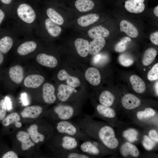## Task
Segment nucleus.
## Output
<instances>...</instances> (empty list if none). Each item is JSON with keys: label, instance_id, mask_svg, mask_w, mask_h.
Returning a JSON list of instances; mask_svg holds the SVG:
<instances>
[{"label": "nucleus", "instance_id": "obj_1", "mask_svg": "<svg viewBox=\"0 0 158 158\" xmlns=\"http://www.w3.org/2000/svg\"><path fill=\"white\" fill-rule=\"evenodd\" d=\"M40 13L27 3L20 4L13 8L10 25L20 37L36 36Z\"/></svg>", "mask_w": 158, "mask_h": 158}, {"label": "nucleus", "instance_id": "obj_2", "mask_svg": "<svg viewBox=\"0 0 158 158\" xmlns=\"http://www.w3.org/2000/svg\"><path fill=\"white\" fill-rule=\"evenodd\" d=\"M56 128L57 132L77 139L83 141L90 139V137L84 132L75 123L69 120L57 122Z\"/></svg>", "mask_w": 158, "mask_h": 158}, {"label": "nucleus", "instance_id": "obj_3", "mask_svg": "<svg viewBox=\"0 0 158 158\" xmlns=\"http://www.w3.org/2000/svg\"><path fill=\"white\" fill-rule=\"evenodd\" d=\"M81 108L79 106L68 104H59L55 106L52 109L57 122L70 120L79 116L82 113Z\"/></svg>", "mask_w": 158, "mask_h": 158}, {"label": "nucleus", "instance_id": "obj_4", "mask_svg": "<svg viewBox=\"0 0 158 158\" xmlns=\"http://www.w3.org/2000/svg\"><path fill=\"white\" fill-rule=\"evenodd\" d=\"M19 37L18 33L9 25L0 28V51L3 54L7 53Z\"/></svg>", "mask_w": 158, "mask_h": 158}, {"label": "nucleus", "instance_id": "obj_5", "mask_svg": "<svg viewBox=\"0 0 158 158\" xmlns=\"http://www.w3.org/2000/svg\"><path fill=\"white\" fill-rule=\"evenodd\" d=\"M57 133L55 142L57 155L67 151L78 149L79 140L58 132Z\"/></svg>", "mask_w": 158, "mask_h": 158}, {"label": "nucleus", "instance_id": "obj_6", "mask_svg": "<svg viewBox=\"0 0 158 158\" xmlns=\"http://www.w3.org/2000/svg\"><path fill=\"white\" fill-rule=\"evenodd\" d=\"M36 36L23 37L22 42L16 49L17 54L25 56L34 52L37 49V44Z\"/></svg>", "mask_w": 158, "mask_h": 158}, {"label": "nucleus", "instance_id": "obj_7", "mask_svg": "<svg viewBox=\"0 0 158 158\" xmlns=\"http://www.w3.org/2000/svg\"><path fill=\"white\" fill-rule=\"evenodd\" d=\"M98 143L90 139L83 141L80 144L78 149L83 153L90 156L99 155L101 153L98 147Z\"/></svg>", "mask_w": 158, "mask_h": 158}, {"label": "nucleus", "instance_id": "obj_8", "mask_svg": "<svg viewBox=\"0 0 158 158\" xmlns=\"http://www.w3.org/2000/svg\"><path fill=\"white\" fill-rule=\"evenodd\" d=\"M77 92L74 87L64 84H60L58 88L56 97L61 102L66 103L73 96V94Z\"/></svg>", "mask_w": 158, "mask_h": 158}, {"label": "nucleus", "instance_id": "obj_9", "mask_svg": "<svg viewBox=\"0 0 158 158\" xmlns=\"http://www.w3.org/2000/svg\"><path fill=\"white\" fill-rule=\"evenodd\" d=\"M55 91V88L52 85L47 83L44 84L42 87V97L44 102L52 104L55 102L57 97Z\"/></svg>", "mask_w": 158, "mask_h": 158}, {"label": "nucleus", "instance_id": "obj_10", "mask_svg": "<svg viewBox=\"0 0 158 158\" xmlns=\"http://www.w3.org/2000/svg\"><path fill=\"white\" fill-rule=\"evenodd\" d=\"M123 106L126 109L131 110L139 106L141 103L140 100L135 95L127 94L122 97L121 100Z\"/></svg>", "mask_w": 158, "mask_h": 158}, {"label": "nucleus", "instance_id": "obj_11", "mask_svg": "<svg viewBox=\"0 0 158 158\" xmlns=\"http://www.w3.org/2000/svg\"><path fill=\"white\" fill-rule=\"evenodd\" d=\"M42 25L48 34L52 37H58L61 32V28L59 25L52 21L48 18L44 20Z\"/></svg>", "mask_w": 158, "mask_h": 158}, {"label": "nucleus", "instance_id": "obj_12", "mask_svg": "<svg viewBox=\"0 0 158 158\" xmlns=\"http://www.w3.org/2000/svg\"><path fill=\"white\" fill-rule=\"evenodd\" d=\"M145 0H127L125 2V7L128 12L138 13L143 12L145 8Z\"/></svg>", "mask_w": 158, "mask_h": 158}, {"label": "nucleus", "instance_id": "obj_13", "mask_svg": "<svg viewBox=\"0 0 158 158\" xmlns=\"http://www.w3.org/2000/svg\"><path fill=\"white\" fill-rule=\"evenodd\" d=\"M85 77L89 83L94 86H97L101 82V77L99 71L96 68L90 67L86 71Z\"/></svg>", "mask_w": 158, "mask_h": 158}, {"label": "nucleus", "instance_id": "obj_14", "mask_svg": "<svg viewBox=\"0 0 158 158\" xmlns=\"http://www.w3.org/2000/svg\"><path fill=\"white\" fill-rule=\"evenodd\" d=\"M36 59L42 65L51 68L55 67L58 63L57 60L55 57L44 53L38 54Z\"/></svg>", "mask_w": 158, "mask_h": 158}, {"label": "nucleus", "instance_id": "obj_15", "mask_svg": "<svg viewBox=\"0 0 158 158\" xmlns=\"http://www.w3.org/2000/svg\"><path fill=\"white\" fill-rule=\"evenodd\" d=\"M57 78L61 81L65 80L68 85L74 88L79 87L81 84L80 81L78 78L70 75L64 69L59 71Z\"/></svg>", "mask_w": 158, "mask_h": 158}, {"label": "nucleus", "instance_id": "obj_16", "mask_svg": "<svg viewBox=\"0 0 158 158\" xmlns=\"http://www.w3.org/2000/svg\"><path fill=\"white\" fill-rule=\"evenodd\" d=\"M44 78L40 75H30L25 79L23 83L25 86L28 88H36L40 87L44 82Z\"/></svg>", "mask_w": 158, "mask_h": 158}, {"label": "nucleus", "instance_id": "obj_17", "mask_svg": "<svg viewBox=\"0 0 158 158\" xmlns=\"http://www.w3.org/2000/svg\"><path fill=\"white\" fill-rule=\"evenodd\" d=\"M9 75L11 80L16 84H19L23 81L24 77V70L20 66L16 65L11 67Z\"/></svg>", "mask_w": 158, "mask_h": 158}, {"label": "nucleus", "instance_id": "obj_18", "mask_svg": "<svg viewBox=\"0 0 158 158\" xmlns=\"http://www.w3.org/2000/svg\"><path fill=\"white\" fill-rule=\"evenodd\" d=\"M74 45L80 56L83 57L87 56L89 52V42L88 40L82 38H78L75 40Z\"/></svg>", "mask_w": 158, "mask_h": 158}, {"label": "nucleus", "instance_id": "obj_19", "mask_svg": "<svg viewBox=\"0 0 158 158\" xmlns=\"http://www.w3.org/2000/svg\"><path fill=\"white\" fill-rule=\"evenodd\" d=\"M120 30L126 33L128 36L133 38L138 35V30L134 25L130 22L126 20H122L120 24Z\"/></svg>", "mask_w": 158, "mask_h": 158}, {"label": "nucleus", "instance_id": "obj_20", "mask_svg": "<svg viewBox=\"0 0 158 158\" xmlns=\"http://www.w3.org/2000/svg\"><path fill=\"white\" fill-rule=\"evenodd\" d=\"M43 111L42 108L39 106H32L25 108L21 112V116L25 118H35Z\"/></svg>", "mask_w": 158, "mask_h": 158}, {"label": "nucleus", "instance_id": "obj_21", "mask_svg": "<svg viewBox=\"0 0 158 158\" xmlns=\"http://www.w3.org/2000/svg\"><path fill=\"white\" fill-rule=\"evenodd\" d=\"M16 137L21 143V149L23 150L26 151L35 146V144L30 139L29 134L25 131H19L16 135Z\"/></svg>", "mask_w": 158, "mask_h": 158}, {"label": "nucleus", "instance_id": "obj_22", "mask_svg": "<svg viewBox=\"0 0 158 158\" xmlns=\"http://www.w3.org/2000/svg\"><path fill=\"white\" fill-rule=\"evenodd\" d=\"M106 41L104 38L98 37L94 38L89 43V53L92 55L97 54L104 47Z\"/></svg>", "mask_w": 158, "mask_h": 158}, {"label": "nucleus", "instance_id": "obj_23", "mask_svg": "<svg viewBox=\"0 0 158 158\" xmlns=\"http://www.w3.org/2000/svg\"><path fill=\"white\" fill-rule=\"evenodd\" d=\"M129 80L133 90L136 92L142 94L145 92L146 90L145 84L140 77L133 75L130 76Z\"/></svg>", "mask_w": 158, "mask_h": 158}, {"label": "nucleus", "instance_id": "obj_24", "mask_svg": "<svg viewBox=\"0 0 158 158\" xmlns=\"http://www.w3.org/2000/svg\"><path fill=\"white\" fill-rule=\"evenodd\" d=\"M109 34V30L101 25L93 27L88 31V35L91 38L98 37H107Z\"/></svg>", "mask_w": 158, "mask_h": 158}, {"label": "nucleus", "instance_id": "obj_25", "mask_svg": "<svg viewBox=\"0 0 158 158\" xmlns=\"http://www.w3.org/2000/svg\"><path fill=\"white\" fill-rule=\"evenodd\" d=\"M32 141L36 143L43 142L46 139V136L38 131V126L36 124L31 125L27 130Z\"/></svg>", "mask_w": 158, "mask_h": 158}, {"label": "nucleus", "instance_id": "obj_26", "mask_svg": "<svg viewBox=\"0 0 158 158\" xmlns=\"http://www.w3.org/2000/svg\"><path fill=\"white\" fill-rule=\"evenodd\" d=\"M99 18L97 14H89L80 17L77 20V23L80 26L86 27L97 21Z\"/></svg>", "mask_w": 158, "mask_h": 158}, {"label": "nucleus", "instance_id": "obj_27", "mask_svg": "<svg viewBox=\"0 0 158 158\" xmlns=\"http://www.w3.org/2000/svg\"><path fill=\"white\" fill-rule=\"evenodd\" d=\"M120 151L122 155L125 157L130 155L136 157L139 155V151L136 146L129 142H126L122 145Z\"/></svg>", "mask_w": 158, "mask_h": 158}, {"label": "nucleus", "instance_id": "obj_28", "mask_svg": "<svg viewBox=\"0 0 158 158\" xmlns=\"http://www.w3.org/2000/svg\"><path fill=\"white\" fill-rule=\"evenodd\" d=\"M96 113L102 117L112 118L116 115L114 111L109 107L101 104H98L96 107Z\"/></svg>", "mask_w": 158, "mask_h": 158}, {"label": "nucleus", "instance_id": "obj_29", "mask_svg": "<svg viewBox=\"0 0 158 158\" xmlns=\"http://www.w3.org/2000/svg\"><path fill=\"white\" fill-rule=\"evenodd\" d=\"M20 117L19 115L17 113H11L4 118L2 121L3 125L5 127L9 126L11 124H14L17 128H20L22 123L19 122Z\"/></svg>", "mask_w": 158, "mask_h": 158}, {"label": "nucleus", "instance_id": "obj_30", "mask_svg": "<svg viewBox=\"0 0 158 158\" xmlns=\"http://www.w3.org/2000/svg\"><path fill=\"white\" fill-rule=\"evenodd\" d=\"M114 99V95L108 90H104L102 92L99 97L100 104L108 107L113 104Z\"/></svg>", "mask_w": 158, "mask_h": 158}, {"label": "nucleus", "instance_id": "obj_31", "mask_svg": "<svg viewBox=\"0 0 158 158\" xmlns=\"http://www.w3.org/2000/svg\"><path fill=\"white\" fill-rule=\"evenodd\" d=\"M95 4L91 0H77L75 4L76 9L79 11L86 12L92 10Z\"/></svg>", "mask_w": 158, "mask_h": 158}, {"label": "nucleus", "instance_id": "obj_32", "mask_svg": "<svg viewBox=\"0 0 158 158\" xmlns=\"http://www.w3.org/2000/svg\"><path fill=\"white\" fill-rule=\"evenodd\" d=\"M156 50L153 48H149L145 51L142 59V62L145 66H148L154 61L157 55Z\"/></svg>", "mask_w": 158, "mask_h": 158}, {"label": "nucleus", "instance_id": "obj_33", "mask_svg": "<svg viewBox=\"0 0 158 158\" xmlns=\"http://www.w3.org/2000/svg\"><path fill=\"white\" fill-rule=\"evenodd\" d=\"M46 13L48 17L55 23L59 25L63 23L64 20L62 16L53 8H48Z\"/></svg>", "mask_w": 158, "mask_h": 158}, {"label": "nucleus", "instance_id": "obj_34", "mask_svg": "<svg viewBox=\"0 0 158 158\" xmlns=\"http://www.w3.org/2000/svg\"><path fill=\"white\" fill-rule=\"evenodd\" d=\"M62 158H89L90 156L81 152L79 149L67 151L58 155Z\"/></svg>", "mask_w": 158, "mask_h": 158}, {"label": "nucleus", "instance_id": "obj_35", "mask_svg": "<svg viewBox=\"0 0 158 158\" xmlns=\"http://www.w3.org/2000/svg\"><path fill=\"white\" fill-rule=\"evenodd\" d=\"M123 136L130 142H133L138 140V132L135 129L130 128L124 131Z\"/></svg>", "mask_w": 158, "mask_h": 158}, {"label": "nucleus", "instance_id": "obj_36", "mask_svg": "<svg viewBox=\"0 0 158 158\" xmlns=\"http://www.w3.org/2000/svg\"><path fill=\"white\" fill-rule=\"evenodd\" d=\"M155 114V111L153 109L148 107L145 108L144 111L138 112L136 115L138 119H142L153 116Z\"/></svg>", "mask_w": 158, "mask_h": 158}, {"label": "nucleus", "instance_id": "obj_37", "mask_svg": "<svg viewBox=\"0 0 158 158\" xmlns=\"http://www.w3.org/2000/svg\"><path fill=\"white\" fill-rule=\"evenodd\" d=\"M13 0H0L1 4L2 5L1 7L5 12L8 21L10 20L12 15V11L9 7Z\"/></svg>", "mask_w": 158, "mask_h": 158}, {"label": "nucleus", "instance_id": "obj_38", "mask_svg": "<svg viewBox=\"0 0 158 158\" xmlns=\"http://www.w3.org/2000/svg\"><path fill=\"white\" fill-rule=\"evenodd\" d=\"M118 60L121 65L125 66H128L131 65L134 62L133 59L131 57L125 54L120 55Z\"/></svg>", "mask_w": 158, "mask_h": 158}, {"label": "nucleus", "instance_id": "obj_39", "mask_svg": "<svg viewBox=\"0 0 158 158\" xmlns=\"http://www.w3.org/2000/svg\"><path fill=\"white\" fill-rule=\"evenodd\" d=\"M147 78L150 80L154 81L158 79V63L154 64L148 73Z\"/></svg>", "mask_w": 158, "mask_h": 158}, {"label": "nucleus", "instance_id": "obj_40", "mask_svg": "<svg viewBox=\"0 0 158 158\" xmlns=\"http://www.w3.org/2000/svg\"><path fill=\"white\" fill-rule=\"evenodd\" d=\"M142 144L145 148L148 150H152L155 145V143L154 141L146 135L143 136Z\"/></svg>", "mask_w": 158, "mask_h": 158}, {"label": "nucleus", "instance_id": "obj_41", "mask_svg": "<svg viewBox=\"0 0 158 158\" xmlns=\"http://www.w3.org/2000/svg\"><path fill=\"white\" fill-rule=\"evenodd\" d=\"M7 110L6 103L5 99L0 101V120H3L6 114Z\"/></svg>", "mask_w": 158, "mask_h": 158}, {"label": "nucleus", "instance_id": "obj_42", "mask_svg": "<svg viewBox=\"0 0 158 158\" xmlns=\"http://www.w3.org/2000/svg\"><path fill=\"white\" fill-rule=\"evenodd\" d=\"M126 43L120 41L115 46L114 49L115 51L118 52H122L126 49Z\"/></svg>", "mask_w": 158, "mask_h": 158}, {"label": "nucleus", "instance_id": "obj_43", "mask_svg": "<svg viewBox=\"0 0 158 158\" xmlns=\"http://www.w3.org/2000/svg\"><path fill=\"white\" fill-rule=\"evenodd\" d=\"M5 21H8L5 11L0 7V28Z\"/></svg>", "mask_w": 158, "mask_h": 158}, {"label": "nucleus", "instance_id": "obj_44", "mask_svg": "<svg viewBox=\"0 0 158 158\" xmlns=\"http://www.w3.org/2000/svg\"><path fill=\"white\" fill-rule=\"evenodd\" d=\"M150 40L153 44L158 45V31H157L151 34L150 36Z\"/></svg>", "mask_w": 158, "mask_h": 158}, {"label": "nucleus", "instance_id": "obj_45", "mask_svg": "<svg viewBox=\"0 0 158 158\" xmlns=\"http://www.w3.org/2000/svg\"><path fill=\"white\" fill-rule=\"evenodd\" d=\"M2 158H18L17 154L14 152L10 151L8 152L2 156Z\"/></svg>", "mask_w": 158, "mask_h": 158}, {"label": "nucleus", "instance_id": "obj_46", "mask_svg": "<svg viewBox=\"0 0 158 158\" xmlns=\"http://www.w3.org/2000/svg\"><path fill=\"white\" fill-rule=\"evenodd\" d=\"M149 135L150 138L156 142L158 141V135L157 132L154 130L150 131Z\"/></svg>", "mask_w": 158, "mask_h": 158}, {"label": "nucleus", "instance_id": "obj_47", "mask_svg": "<svg viewBox=\"0 0 158 158\" xmlns=\"http://www.w3.org/2000/svg\"><path fill=\"white\" fill-rule=\"evenodd\" d=\"M5 100L6 103L7 109L8 111L10 110L12 108V102L11 101L10 99L8 97H6L5 98Z\"/></svg>", "mask_w": 158, "mask_h": 158}, {"label": "nucleus", "instance_id": "obj_48", "mask_svg": "<svg viewBox=\"0 0 158 158\" xmlns=\"http://www.w3.org/2000/svg\"><path fill=\"white\" fill-rule=\"evenodd\" d=\"M21 99L24 105H27L28 103L27 98L26 94L25 93H23L21 96Z\"/></svg>", "mask_w": 158, "mask_h": 158}, {"label": "nucleus", "instance_id": "obj_49", "mask_svg": "<svg viewBox=\"0 0 158 158\" xmlns=\"http://www.w3.org/2000/svg\"><path fill=\"white\" fill-rule=\"evenodd\" d=\"M131 39L128 37H125L122 38L121 41H123L124 43H126L128 42L131 41Z\"/></svg>", "mask_w": 158, "mask_h": 158}, {"label": "nucleus", "instance_id": "obj_50", "mask_svg": "<svg viewBox=\"0 0 158 158\" xmlns=\"http://www.w3.org/2000/svg\"><path fill=\"white\" fill-rule=\"evenodd\" d=\"M154 14L157 17H158V6H156L154 9Z\"/></svg>", "mask_w": 158, "mask_h": 158}, {"label": "nucleus", "instance_id": "obj_51", "mask_svg": "<svg viewBox=\"0 0 158 158\" xmlns=\"http://www.w3.org/2000/svg\"><path fill=\"white\" fill-rule=\"evenodd\" d=\"M158 82L157 81L155 83L154 86L155 92L157 96L158 95Z\"/></svg>", "mask_w": 158, "mask_h": 158}, {"label": "nucleus", "instance_id": "obj_52", "mask_svg": "<svg viewBox=\"0 0 158 158\" xmlns=\"http://www.w3.org/2000/svg\"><path fill=\"white\" fill-rule=\"evenodd\" d=\"M4 56L3 54L0 51V65L1 64L3 61Z\"/></svg>", "mask_w": 158, "mask_h": 158}]
</instances>
